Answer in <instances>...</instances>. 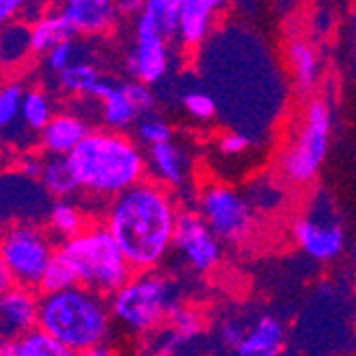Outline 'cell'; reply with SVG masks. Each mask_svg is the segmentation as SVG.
Listing matches in <instances>:
<instances>
[{
  "mask_svg": "<svg viewBox=\"0 0 356 356\" xmlns=\"http://www.w3.org/2000/svg\"><path fill=\"white\" fill-rule=\"evenodd\" d=\"M177 216L169 188L145 179L107 205L103 224L135 273H143L154 271L173 248Z\"/></svg>",
  "mask_w": 356,
  "mask_h": 356,
  "instance_id": "obj_1",
  "label": "cell"
},
{
  "mask_svg": "<svg viewBox=\"0 0 356 356\" xmlns=\"http://www.w3.org/2000/svg\"><path fill=\"white\" fill-rule=\"evenodd\" d=\"M69 160L81 192L109 203L147 175V158L139 145L109 128H92Z\"/></svg>",
  "mask_w": 356,
  "mask_h": 356,
  "instance_id": "obj_2",
  "label": "cell"
},
{
  "mask_svg": "<svg viewBox=\"0 0 356 356\" xmlns=\"http://www.w3.org/2000/svg\"><path fill=\"white\" fill-rule=\"evenodd\" d=\"M113 316L109 299L77 286L62 293L41 295L39 331L81 354L109 339Z\"/></svg>",
  "mask_w": 356,
  "mask_h": 356,
  "instance_id": "obj_3",
  "label": "cell"
},
{
  "mask_svg": "<svg viewBox=\"0 0 356 356\" xmlns=\"http://www.w3.org/2000/svg\"><path fill=\"white\" fill-rule=\"evenodd\" d=\"M58 250L77 269L81 286L107 299L135 275V269L103 222H88L77 237L60 243Z\"/></svg>",
  "mask_w": 356,
  "mask_h": 356,
  "instance_id": "obj_4",
  "label": "cell"
},
{
  "mask_svg": "<svg viewBox=\"0 0 356 356\" xmlns=\"http://www.w3.org/2000/svg\"><path fill=\"white\" fill-rule=\"evenodd\" d=\"M109 307L113 322L128 333H154L177 307L175 286L158 271L135 273L109 297Z\"/></svg>",
  "mask_w": 356,
  "mask_h": 356,
  "instance_id": "obj_5",
  "label": "cell"
},
{
  "mask_svg": "<svg viewBox=\"0 0 356 356\" xmlns=\"http://www.w3.org/2000/svg\"><path fill=\"white\" fill-rule=\"evenodd\" d=\"M331 128L333 118L327 101L312 99L280 158L282 173L293 184H309L318 175L329 154Z\"/></svg>",
  "mask_w": 356,
  "mask_h": 356,
  "instance_id": "obj_6",
  "label": "cell"
},
{
  "mask_svg": "<svg viewBox=\"0 0 356 356\" xmlns=\"http://www.w3.org/2000/svg\"><path fill=\"white\" fill-rule=\"evenodd\" d=\"M56 252L51 233L37 222H11L0 229V261L17 286L39 290Z\"/></svg>",
  "mask_w": 356,
  "mask_h": 356,
  "instance_id": "obj_7",
  "label": "cell"
},
{
  "mask_svg": "<svg viewBox=\"0 0 356 356\" xmlns=\"http://www.w3.org/2000/svg\"><path fill=\"white\" fill-rule=\"evenodd\" d=\"M197 211L220 241L241 243L254 231V211L250 201L231 186H205L201 190Z\"/></svg>",
  "mask_w": 356,
  "mask_h": 356,
  "instance_id": "obj_8",
  "label": "cell"
},
{
  "mask_svg": "<svg viewBox=\"0 0 356 356\" xmlns=\"http://www.w3.org/2000/svg\"><path fill=\"white\" fill-rule=\"evenodd\" d=\"M126 69L135 81L154 86L169 71V49L167 39L160 35L149 15L141 9L135 22V45L128 51Z\"/></svg>",
  "mask_w": 356,
  "mask_h": 356,
  "instance_id": "obj_9",
  "label": "cell"
},
{
  "mask_svg": "<svg viewBox=\"0 0 356 356\" xmlns=\"http://www.w3.org/2000/svg\"><path fill=\"white\" fill-rule=\"evenodd\" d=\"M173 248H177L184 261L199 273L211 271L222 261V241L194 209H179Z\"/></svg>",
  "mask_w": 356,
  "mask_h": 356,
  "instance_id": "obj_10",
  "label": "cell"
},
{
  "mask_svg": "<svg viewBox=\"0 0 356 356\" xmlns=\"http://www.w3.org/2000/svg\"><path fill=\"white\" fill-rule=\"evenodd\" d=\"M41 293L24 286H13L0 297V343H15L39 329Z\"/></svg>",
  "mask_w": 356,
  "mask_h": 356,
  "instance_id": "obj_11",
  "label": "cell"
},
{
  "mask_svg": "<svg viewBox=\"0 0 356 356\" xmlns=\"http://www.w3.org/2000/svg\"><path fill=\"white\" fill-rule=\"evenodd\" d=\"M320 218L322 216H301L293 224V235L309 258L318 263H331L346 248V231L335 220Z\"/></svg>",
  "mask_w": 356,
  "mask_h": 356,
  "instance_id": "obj_12",
  "label": "cell"
},
{
  "mask_svg": "<svg viewBox=\"0 0 356 356\" xmlns=\"http://www.w3.org/2000/svg\"><path fill=\"white\" fill-rule=\"evenodd\" d=\"M60 15L71 24L75 35L96 37L109 32L118 17V3L111 0H67L58 7Z\"/></svg>",
  "mask_w": 356,
  "mask_h": 356,
  "instance_id": "obj_13",
  "label": "cell"
},
{
  "mask_svg": "<svg viewBox=\"0 0 356 356\" xmlns=\"http://www.w3.org/2000/svg\"><path fill=\"white\" fill-rule=\"evenodd\" d=\"M90 124L73 113V111H58L51 122L43 128L37 143L43 156H64L69 158L79 143L90 135Z\"/></svg>",
  "mask_w": 356,
  "mask_h": 356,
  "instance_id": "obj_14",
  "label": "cell"
},
{
  "mask_svg": "<svg viewBox=\"0 0 356 356\" xmlns=\"http://www.w3.org/2000/svg\"><path fill=\"white\" fill-rule=\"evenodd\" d=\"M224 9L220 0H181L177 39L186 47H199L205 43L218 19V11Z\"/></svg>",
  "mask_w": 356,
  "mask_h": 356,
  "instance_id": "obj_15",
  "label": "cell"
},
{
  "mask_svg": "<svg viewBox=\"0 0 356 356\" xmlns=\"http://www.w3.org/2000/svg\"><path fill=\"white\" fill-rule=\"evenodd\" d=\"M286 343V327L277 316L263 314L245 331L241 346L235 350L237 356H282Z\"/></svg>",
  "mask_w": 356,
  "mask_h": 356,
  "instance_id": "obj_16",
  "label": "cell"
},
{
  "mask_svg": "<svg viewBox=\"0 0 356 356\" xmlns=\"http://www.w3.org/2000/svg\"><path fill=\"white\" fill-rule=\"evenodd\" d=\"M186 165L188 158L175 141L147 149V169L154 173V181L165 188H175L184 184L188 169Z\"/></svg>",
  "mask_w": 356,
  "mask_h": 356,
  "instance_id": "obj_17",
  "label": "cell"
},
{
  "mask_svg": "<svg viewBox=\"0 0 356 356\" xmlns=\"http://www.w3.org/2000/svg\"><path fill=\"white\" fill-rule=\"evenodd\" d=\"M77 35L71 24L60 15V11H45L39 19L30 22V45L32 54L47 56L54 47L73 41Z\"/></svg>",
  "mask_w": 356,
  "mask_h": 356,
  "instance_id": "obj_18",
  "label": "cell"
},
{
  "mask_svg": "<svg viewBox=\"0 0 356 356\" xmlns=\"http://www.w3.org/2000/svg\"><path fill=\"white\" fill-rule=\"evenodd\" d=\"M99 103H101L103 124L109 128V131L122 133L126 128H131L133 124L139 122V111L135 109L133 101L128 99L124 83L109 81L101 94Z\"/></svg>",
  "mask_w": 356,
  "mask_h": 356,
  "instance_id": "obj_19",
  "label": "cell"
},
{
  "mask_svg": "<svg viewBox=\"0 0 356 356\" xmlns=\"http://www.w3.org/2000/svg\"><path fill=\"white\" fill-rule=\"evenodd\" d=\"M288 62H290V71H293V77H295V86H297V92L299 94H309L318 79H320V56H318V49L297 37L288 43Z\"/></svg>",
  "mask_w": 356,
  "mask_h": 356,
  "instance_id": "obj_20",
  "label": "cell"
},
{
  "mask_svg": "<svg viewBox=\"0 0 356 356\" xmlns=\"http://www.w3.org/2000/svg\"><path fill=\"white\" fill-rule=\"evenodd\" d=\"M39 184L54 201L71 199L77 192H81L71 160L64 156H43V171Z\"/></svg>",
  "mask_w": 356,
  "mask_h": 356,
  "instance_id": "obj_21",
  "label": "cell"
},
{
  "mask_svg": "<svg viewBox=\"0 0 356 356\" xmlns=\"http://www.w3.org/2000/svg\"><path fill=\"white\" fill-rule=\"evenodd\" d=\"M107 81L109 79H103L99 69L86 60H77L67 71H62L58 75V86L64 92H69L73 96H88V99H94V101L101 99Z\"/></svg>",
  "mask_w": 356,
  "mask_h": 356,
  "instance_id": "obj_22",
  "label": "cell"
},
{
  "mask_svg": "<svg viewBox=\"0 0 356 356\" xmlns=\"http://www.w3.org/2000/svg\"><path fill=\"white\" fill-rule=\"evenodd\" d=\"M88 226V220L79 205H75L71 199H60L51 203V209L47 213V231L51 237H58L60 243L77 237Z\"/></svg>",
  "mask_w": 356,
  "mask_h": 356,
  "instance_id": "obj_23",
  "label": "cell"
},
{
  "mask_svg": "<svg viewBox=\"0 0 356 356\" xmlns=\"http://www.w3.org/2000/svg\"><path fill=\"white\" fill-rule=\"evenodd\" d=\"M56 115L51 96L41 88H28L22 105V126L28 131V135L37 137L43 133V128L51 122Z\"/></svg>",
  "mask_w": 356,
  "mask_h": 356,
  "instance_id": "obj_24",
  "label": "cell"
},
{
  "mask_svg": "<svg viewBox=\"0 0 356 356\" xmlns=\"http://www.w3.org/2000/svg\"><path fill=\"white\" fill-rule=\"evenodd\" d=\"M24 83L19 79H9L0 83V137H9L15 126H22V105L26 96ZM26 131V128H24Z\"/></svg>",
  "mask_w": 356,
  "mask_h": 356,
  "instance_id": "obj_25",
  "label": "cell"
},
{
  "mask_svg": "<svg viewBox=\"0 0 356 356\" xmlns=\"http://www.w3.org/2000/svg\"><path fill=\"white\" fill-rule=\"evenodd\" d=\"M28 54H32L28 22H13L0 30V64L13 67V64L22 62Z\"/></svg>",
  "mask_w": 356,
  "mask_h": 356,
  "instance_id": "obj_26",
  "label": "cell"
},
{
  "mask_svg": "<svg viewBox=\"0 0 356 356\" xmlns=\"http://www.w3.org/2000/svg\"><path fill=\"white\" fill-rule=\"evenodd\" d=\"M77 286H81L77 269L73 267V263L69 261V258L58 250L56 256H54V261L49 263V267H47V271L43 275L39 293L41 295L62 293V290H71V288H77Z\"/></svg>",
  "mask_w": 356,
  "mask_h": 356,
  "instance_id": "obj_27",
  "label": "cell"
},
{
  "mask_svg": "<svg viewBox=\"0 0 356 356\" xmlns=\"http://www.w3.org/2000/svg\"><path fill=\"white\" fill-rule=\"evenodd\" d=\"M13 356H79V354L37 329L13 343Z\"/></svg>",
  "mask_w": 356,
  "mask_h": 356,
  "instance_id": "obj_28",
  "label": "cell"
},
{
  "mask_svg": "<svg viewBox=\"0 0 356 356\" xmlns=\"http://www.w3.org/2000/svg\"><path fill=\"white\" fill-rule=\"evenodd\" d=\"M179 3L181 0H145L143 11L149 15L158 32L167 41L177 37V24H179Z\"/></svg>",
  "mask_w": 356,
  "mask_h": 356,
  "instance_id": "obj_29",
  "label": "cell"
},
{
  "mask_svg": "<svg viewBox=\"0 0 356 356\" xmlns=\"http://www.w3.org/2000/svg\"><path fill=\"white\" fill-rule=\"evenodd\" d=\"M181 105H184V109L194 120H199V122H209L218 113L216 99H213L209 92H205V90H188V92H184Z\"/></svg>",
  "mask_w": 356,
  "mask_h": 356,
  "instance_id": "obj_30",
  "label": "cell"
},
{
  "mask_svg": "<svg viewBox=\"0 0 356 356\" xmlns=\"http://www.w3.org/2000/svg\"><path fill=\"white\" fill-rule=\"evenodd\" d=\"M137 137L147 147H156V145L173 141V128L165 120L154 118V115H145L137 122Z\"/></svg>",
  "mask_w": 356,
  "mask_h": 356,
  "instance_id": "obj_31",
  "label": "cell"
},
{
  "mask_svg": "<svg viewBox=\"0 0 356 356\" xmlns=\"http://www.w3.org/2000/svg\"><path fill=\"white\" fill-rule=\"evenodd\" d=\"M169 322H171V329L188 343L192 341L197 335H201L203 331V320L201 316L190 309V307H184V305H177L171 316H169Z\"/></svg>",
  "mask_w": 356,
  "mask_h": 356,
  "instance_id": "obj_32",
  "label": "cell"
},
{
  "mask_svg": "<svg viewBox=\"0 0 356 356\" xmlns=\"http://www.w3.org/2000/svg\"><path fill=\"white\" fill-rule=\"evenodd\" d=\"M77 62V47L75 41H67L58 47H54L47 56H45V67L49 71H54L56 75H60L62 71H67L71 64Z\"/></svg>",
  "mask_w": 356,
  "mask_h": 356,
  "instance_id": "obj_33",
  "label": "cell"
},
{
  "mask_svg": "<svg viewBox=\"0 0 356 356\" xmlns=\"http://www.w3.org/2000/svg\"><path fill=\"white\" fill-rule=\"evenodd\" d=\"M124 90L128 94V99L133 101L135 109L139 111V115L143 113H149L156 105V99H154V92L149 86L145 83H139V81H126L124 83Z\"/></svg>",
  "mask_w": 356,
  "mask_h": 356,
  "instance_id": "obj_34",
  "label": "cell"
},
{
  "mask_svg": "<svg viewBox=\"0 0 356 356\" xmlns=\"http://www.w3.org/2000/svg\"><path fill=\"white\" fill-rule=\"evenodd\" d=\"M250 137L245 133H239V131H231L220 137V143H218V149L220 154L224 156H239L243 152H248L250 147Z\"/></svg>",
  "mask_w": 356,
  "mask_h": 356,
  "instance_id": "obj_35",
  "label": "cell"
},
{
  "mask_svg": "<svg viewBox=\"0 0 356 356\" xmlns=\"http://www.w3.org/2000/svg\"><path fill=\"white\" fill-rule=\"evenodd\" d=\"M245 337V329L239 327L237 322H224L222 329H220V339L226 348H231V350H237L241 346Z\"/></svg>",
  "mask_w": 356,
  "mask_h": 356,
  "instance_id": "obj_36",
  "label": "cell"
},
{
  "mask_svg": "<svg viewBox=\"0 0 356 356\" xmlns=\"http://www.w3.org/2000/svg\"><path fill=\"white\" fill-rule=\"evenodd\" d=\"M24 11L22 0H0V30L13 24L15 17H19Z\"/></svg>",
  "mask_w": 356,
  "mask_h": 356,
  "instance_id": "obj_37",
  "label": "cell"
},
{
  "mask_svg": "<svg viewBox=\"0 0 356 356\" xmlns=\"http://www.w3.org/2000/svg\"><path fill=\"white\" fill-rule=\"evenodd\" d=\"M13 286H17V284H15L11 271L7 269V265L3 261H0V297H3L5 293H9Z\"/></svg>",
  "mask_w": 356,
  "mask_h": 356,
  "instance_id": "obj_38",
  "label": "cell"
},
{
  "mask_svg": "<svg viewBox=\"0 0 356 356\" xmlns=\"http://www.w3.org/2000/svg\"><path fill=\"white\" fill-rule=\"evenodd\" d=\"M79 356H120L111 346L103 343V346H96V348H90L86 352H81Z\"/></svg>",
  "mask_w": 356,
  "mask_h": 356,
  "instance_id": "obj_39",
  "label": "cell"
},
{
  "mask_svg": "<svg viewBox=\"0 0 356 356\" xmlns=\"http://www.w3.org/2000/svg\"><path fill=\"white\" fill-rule=\"evenodd\" d=\"M141 9H143V3H133V0H126V3H118V11H120V15L124 13V15H133V13H141Z\"/></svg>",
  "mask_w": 356,
  "mask_h": 356,
  "instance_id": "obj_40",
  "label": "cell"
},
{
  "mask_svg": "<svg viewBox=\"0 0 356 356\" xmlns=\"http://www.w3.org/2000/svg\"><path fill=\"white\" fill-rule=\"evenodd\" d=\"M0 356H13V343H0Z\"/></svg>",
  "mask_w": 356,
  "mask_h": 356,
  "instance_id": "obj_41",
  "label": "cell"
},
{
  "mask_svg": "<svg viewBox=\"0 0 356 356\" xmlns=\"http://www.w3.org/2000/svg\"><path fill=\"white\" fill-rule=\"evenodd\" d=\"M352 263H354V271H356V241H354V248H352Z\"/></svg>",
  "mask_w": 356,
  "mask_h": 356,
  "instance_id": "obj_42",
  "label": "cell"
}]
</instances>
